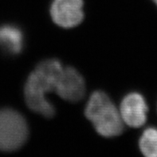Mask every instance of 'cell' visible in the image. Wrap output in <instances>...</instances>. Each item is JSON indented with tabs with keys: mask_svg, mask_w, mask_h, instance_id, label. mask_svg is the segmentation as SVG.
Wrapping results in <instances>:
<instances>
[{
	"mask_svg": "<svg viewBox=\"0 0 157 157\" xmlns=\"http://www.w3.org/2000/svg\"><path fill=\"white\" fill-rule=\"evenodd\" d=\"M96 131L104 137H113L122 133L121 115L109 97L102 92L92 94L85 111Z\"/></svg>",
	"mask_w": 157,
	"mask_h": 157,
	"instance_id": "obj_1",
	"label": "cell"
},
{
	"mask_svg": "<svg viewBox=\"0 0 157 157\" xmlns=\"http://www.w3.org/2000/svg\"><path fill=\"white\" fill-rule=\"evenodd\" d=\"M27 137L28 126L23 116L9 108L0 110V151H15Z\"/></svg>",
	"mask_w": 157,
	"mask_h": 157,
	"instance_id": "obj_2",
	"label": "cell"
},
{
	"mask_svg": "<svg viewBox=\"0 0 157 157\" xmlns=\"http://www.w3.org/2000/svg\"><path fill=\"white\" fill-rule=\"evenodd\" d=\"M82 6V0H54L50 9L52 19L62 27H74L83 20Z\"/></svg>",
	"mask_w": 157,
	"mask_h": 157,
	"instance_id": "obj_3",
	"label": "cell"
},
{
	"mask_svg": "<svg viewBox=\"0 0 157 157\" xmlns=\"http://www.w3.org/2000/svg\"><path fill=\"white\" fill-rule=\"evenodd\" d=\"M24 92L26 104L30 110L45 117L54 116L55 109L46 97L48 92L40 84L34 72L30 73L26 80Z\"/></svg>",
	"mask_w": 157,
	"mask_h": 157,
	"instance_id": "obj_4",
	"label": "cell"
},
{
	"mask_svg": "<svg viewBox=\"0 0 157 157\" xmlns=\"http://www.w3.org/2000/svg\"><path fill=\"white\" fill-rule=\"evenodd\" d=\"M55 92L60 97L70 102H78L86 94V84L81 74L74 68H63Z\"/></svg>",
	"mask_w": 157,
	"mask_h": 157,
	"instance_id": "obj_5",
	"label": "cell"
},
{
	"mask_svg": "<svg viewBox=\"0 0 157 157\" xmlns=\"http://www.w3.org/2000/svg\"><path fill=\"white\" fill-rule=\"evenodd\" d=\"M147 106L139 93H130L124 98L121 105V115L123 122L132 127L143 126L147 119Z\"/></svg>",
	"mask_w": 157,
	"mask_h": 157,
	"instance_id": "obj_6",
	"label": "cell"
},
{
	"mask_svg": "<svg viewBox=\"0 0 157 157\" xmlns=\"http://www.w3.org/2000/svg\"><path fill=\"white\" fill-rule=\"evenodd\" d=\"M63 68L58 60H47L41 62L33 72L46 91L52 92H55Z\"/></svg>",
	"mask_w": 157,
	"mask_h": 157,
	"instance_id": "obj_7",
	"label": "cell"
},
{
	"mask_svg": "<svg viewBox=\"0 0 157 157\" xmlns=\"http://www.w3.org/2000/svg\"><path fill=\"white\" fill-rule=\"evenodd\" d=\"M0 48L13 55L20 53L23 48L22 31L13 25L0 26Z\"/></svg>",
	"mask_w": 157,
	"mask_h": 157,
	"instance_id": "obj_8",
	"label": "cell"
},
{
	"mask_svg": "<svg viewBox=\"0 0 157 157\" xmlns=\"http://www.w3.org/2000/svg\"><path fill=\"white\" fill-rule=\"evenodd\" d=\"M140 148L147 157H157V129L149 127L144 131L140 139Z\"/></svg>",
	"mask_w": 157,
	"mask_h": 157,
	"instance_id": "obj_9",
	"label": "cell"
},
{
	"mask_svg": "<svg viewBox=\"0 0 157 157\" xmlns=\"http://www.w3.org/2000/svg\"><path fill=\"white\" fill-rule=\"evenodd\" d=\"M153 1H154V2H155V3H156V4H157V0H153Z\"/></svg>",
	"mask_w": 157,
	"mask_h": 157,
	"instance_id": "obj_10",
	"label": "cell"
}]
</instances>
